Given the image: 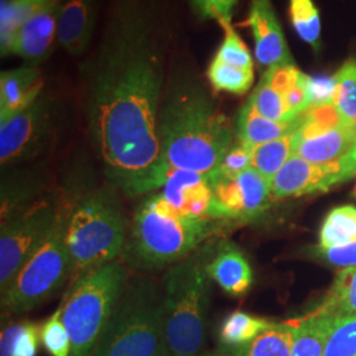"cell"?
<instances>
[{
  "label": "cell",
  "mask_w": 356,
  "mask_h": 356,
  "mask_svg": "<svg viewBox=\"0 0 356 356\" xmlns=\"http://www.w3.org/2000/svg\"><path fill=\"white\" fill-rule=\"evenodd\" d=\"M169 31L163 0H113L82 67L91 140L107 177L128 195L161 189L169 170L159 131Z\"/></svg>",
  "instance_id": "1"
},
{
  "label": "cell",
  "mask_w": 356,
  "mask_h": 356,
  "mask_svg": "<svg viewBox=\"0 0 356 356\" xmlns=\"http://www.w3.org/2000/svg\"><path fill=\"white\" fill-rule=\"evenodd\" d=\"M159 131L169 169L211 175L234 144L229 119L193 76L170 79L161 103Z\"/></svg>",
  "instance_id": "2"
},
{
  "label": "cell",
  "mask_w": 356,
  "mask_h": 356,
  "mask_svg": "<svg viewBox=\"0 0 356 356\" xmlns=\"http://www.w3.org/2000/svg\"><path fill=\"white\" fill-rule=\"evenodd\" d=\"M163 291L149 279L127 280L91 356H166Z\"/></svg>",
  "instance_id": "3"
},
{
  "label": "cell",
  "mask_w": 356,
  "mask_h": 356,
  "mask_svg": "<svg viewBox=\"0 0 356 356\" xmlns=\"http://www.w3.org/2000/svg\"><path fill=\"white\" fill-rule=\"evenodd\" d=\"M210 298L207 266L186 259L166 272L163 286L166 356H201Z\"/></svg>",
  "instance_id": "4"
},
{
  "label": "cell",
  "mask_w": 356,
  "mask_h": 356,
  "mask_svg": "<svg viewBox=\"0 0 356 356\" xmlns=\"http://www.w3.org/2000/svg\"><path fill=\"white\" fill-rule=\"evenodd\" d=\"M209 219H194L176 211L160 194L145 200L136 211L129 257L141 267L178 261L207 238Z\"/></svg>",
  "instance_id": "5"
},
{
  "label": "cell",
  "mask_w": 356,
  "mask_h": 356,
  "mask_svg": "<svg viewBox=\"0 0 356 356\" xmlns=\"http://www.w3.org/2000/svg\"><path fill=\"white\" fill-rule=\"evenodd\" d=\"M128 280L118 261L83 273L61 305V318L72 342L70 356H91Z\"/></svg>",
  "instance_id": "6"
},
{
  "label": "cell",
  "mask_w": 356,
  "mask_h": 356,
  "mask_svg": "<svg viewBox=\"0 0 356 356\" xmlns=\"http://www.w3.org/2000/svg\"><path fill=\"white\" fill-rule=\"evenodd\" d=\"M126 242V219L111 193L98 191L82 198L66 220V243L73 272L82 275L115 261Z\"/></svg>",
  "instance_id": "7"
},
{
  "label": "cell",
  "mask_w": 356,
  "mask_h": 356,
  "mask_svg": "<svg viewBox=\"0 0 356 356\" xmlns=\"http://www.w3.org/2000/svg\"><path fill=\"white\" fill-rule=\"evenodd\" d=\"M67 214L61 211L48 238L15 276L8 291L1 296L3 307L22 314L48 300L73 272L72 256L66 243Z\"/></svg>",
  "instance_id": "8"
},
{
  "label": "cell",
  "mask_w": 356,
  "mask_h": 356,
  "mask_svg": "<svg viewBox=\"0 0 356 356\" xmlns=\"http://www.w3.org/2000/svg\"><path fill=\"white\" fill-rule=\"evenodd\" d=\"M63 210L51 197L26 204L1 222L0 292L8 291L17 272L45 242Z\"/></svg>",
  "instance_id": "9"
},
{
  "label": "cell",
  "mask_w": 356,
  "mask_h": 356,
  "mask_svg": "<svg viewBox=\"0 0 356 356\" xmlns=\"http://www.w3.org/2000/svg\"><path fill=\"white\" fill-rule=\"evenodd\" d=\"M294 154L317 165L356 157L355 123L344 120L331 102L310 106L298 116Z\"/></svg>",
  "instance_id": "10"
},
{
  "label": "cell",
  "mask_w": 356,
  "mask_h": 356,
  "mask_svg": "<svg viewBox=\"0 0 356 356\" xmlns=\"http://www.w3.org/2000/svg\"><path fill=\"white\" fill-rule=\"evenodd\" d=\"M56 104L41 94L26 110L0 123L1 165L23 163L48 148L56 129Z\"/></svg>",
  "instance_id": "11"
},
{
  "label": "cell",
  "mask_w": 356,
  "mask_h": 356,
  "mask_svg": "<svg viewBox=\"0 0 356 356\" xmlns=\"http://www.w3.org/2000/svg\"><path fill=\"white\" fill-rule=\"evenodd\" d=\"M213 189L211 218L248 220L261 214L272 198L270 179L252 166L234 177L210 175Z\"/></svg>",
  "instance_id": "12"
},
{
  "label": "cell",
  "mask_w": 356,
  "mask_h": 356,
  "mask_svg": "<svg viewBox=\"0 0 356 356\" xmlns=\"http://www.w3.org/2000/svg\"><path fill=\"white\" fill-rule=\"evenodd\" d=\"M356 176V157L341 163L317 165L297 154L286 161L280 172L272 178V198L281 200L300 197L317 191H327L337 184Z\"/></svg>",
  "instance_id": "13"
},
{
  "label": "cell",
  "mask_w": 356,
  "mask_h": 356,
  "mask_svg": "<svg viewBox=\"0 0 356 356\" xmlns=\"http://www.w3.org/2000/svg\"><path fill=\"white\" fill-rule=\"evenodd\" d=\"M61 0L51 1L32 13L13 35L1 54H16L32 66L45 61L51 56L58 29V13Z\"/></svg>",
  "instance_id": "14"
},
{
  "label": "cell",
  "mask_w": 356,
  "mask_h": 356,
  "mask_svg": "<svg viewBox=\"0 0 356 356\" xmlns=\"http://www.w3.org/2000/svg\"><path fill=\"white\" fill-rule=\"evenodd\" d=\"M160 195L182 216L210 219L213 189L210 175L169 169Z\"/></svg>",
  "instance_id": "15"
},
{
  "label": "cell",
  "mask_w": 356,
  "mask_h": 356,
  "mask_svg": "<svg viewBox=\"0 0 356 356\" xmlns=\"http://www.w3.org/2000/svg\"><path fill=\"white\" fill-rule=\"evenodd\" d=\"M247 24L252 31L256 60L263 66L294 64L272 0H251Z\"/></svg>",
  "instance_id": "16"
},
{
  "label": "cell",
  "mask_w": 356,
  "mask_h": 356,
  "mask_svg": "<svg viewBox=\"0 0 356 356\" xmlns=\"http://www.w3.org/2000/svg\"><path fill=\"white\" fill-rule=\"evenodd\" d=\"M97 0H63L58 13L57 40L70 56L89 48L95 31Z\"/></svg>",
  "instance_id": "17"
},
{
  "label": "cell",
  "mask_w": 356,
  "mask_h": 356,
  "mask_svg": "<svg viewBox=\"0 0 356 356\" xmlns=\"http://www.w3.org/2000/svg\"><path fill=\"white\" fill-rule=\"evenodd\" d=\"M42 76L38 66H22L0 76V123L7 122L42 94Z\"/></svg>",
  "instance_id": "18"
},
{
  "label": "cell",
  "mask_w": 356,
  "mask_h": 356,
  "mask_svg": "<svg viewBox=\"0 0 356 356\" xmlns=\"http://www.w3.org/2000/svg\"><path fill=\"white\" fill-rule=\"evenodd\" d=\"M210 279L231 296H242L252 284V269L245 256L234 247H223L207 264Z\"/></svg>",
  "instance_id": "19"
},
{
  "label": "cell",
  "mask_w": 356,
  "mask_h": 356,
  "mask_svg": "<svg viewBox=\"0 0 356 356\" xmlns=\"http://www.w3.org/2000/svg\"><path fill=\"white\" fill-rule=\"evenodd\" d=\"M298 126V118L293 122H276L259 114L252 104L245 103L241 108L236 123L238 141L254 148L268 141L276 140L292 132Z\"/></svg>",
  "instance_id": "20"
},
{
  "label": "cell",
  "mask_w": 356,
  "mask_h": 356,
  "mask_svg": "<svg viewBox=\"0 0 356 356\" xmlns=\"http://www.w3.org/2000/svg\"><path fill=\"white\" fill-rule=\"evenodd\" d=\"M294 321L292 356H323L332 314L316 309L312 314Z\"/></svg>",
  "instance_id": "21"
},
{
  "label": "cell",
  "mask_w": 356,
  "mask_h": 356,
  "mask_svg": "<svg viewBox=\"0 0 356 356\" xmlns=\"http://www.w3.org/2000/svg\"><path fill=\"white\" fill-rule=\"evenodd\" d=\"M296 321L273 323L269 329L245 344L239 356H292Z\"/></svg>",
  "instance_id": "22"
},
{
  "label": "cell",
  "mask_w": 356,
  "mask_h": 356,
  "mask_svg": "<svg viewBox=\"0 0 356 356\" xmlns=\"http://www.w3.org/2000/svg\"><path fill=\"white\" fill-rule=\"evenodd\" d=\"M296 129L276 140L268 141L252 148L251 166L272 181V178L280 172L281 168L294 154Z\"/></svg>",
  "instance_id": "23"
},
{
  "label": "cell",
  "mask_w": 356,
  "mask_h": 356,
  "mask_svg": "<svg viewBox=\"0 0 356 356\" xmlns=\"http://www.w3.org/2000/svg\"><path fill=\"white\" fill-rule=\"evenodd\" d=\"M273 325L267 319L235 312L223 321L219 330V342L225 347H239L251 343L256 337Z\"/></svg>",
  "instance_id": "24"
},
{
  "label": "cell",
  "mask_w": 356,
  "mask_h": 356,
  "mask_svg": "<svg viewBox=\"0 0 356 356\" xmlns=\"http://www.w3.org/2000/svg\"><path fill=\"white\" fill-rule=\"evenodd\" d=\"M356 242V209L341 206L326 216L319 232V248Z\"/></svg>",
  "instance_id": "25"
},
{
  "label": "cell",
  "mask_w": 356,
  "mask_h": 356,
  "mask_svg": "<svg viewBox=\"0 0 356 356\" xmlns=\"http://www.w3.org/2000/svg\"><path fill=\"white\" fill-rule=\"evenodd\" d=\"M206 76L214 91H226L235 95L245 94L254 83V69H244L213 58Z\"/></svg>",
  "instance_id": "26"
},
{
  "label": "cell",
  "mask_w": 356,
  "mask_h": 356,
  "mask_svg": "<svg viewBox=\"0 0 356 356\" xmlns=\"http://www.w3.org/2000/svg\"><path fill=\"white\" fill-rule=\"evenodd\" d=\"M318 309L332 316H356V267L346 268L339 273Z\"/></svg>",
  "instance_id": "27"
},
{
  "label": "cell",
  "mask_w": 356,
  "mask_h": 356,
  "mask_svg": "<svg viewBox=\"0 0 356 356\" xmlns=\"http://www.w3.org/2000/svg\"><path fill=\"white\" fill-rule=\"evenodd\" d=\"M289 15L296 33L316 51L321 48V16L313 0H289Z\"/></svg>",
  "instance_id": "28"
},
{
  "label": "cell",
  "mask_w": 356,
  "mask_h": 356,
  "mask_svg": "<svg viewBox=\"0 0 356 356\" xmlns=\"http://www.w3.org/2000/svg\"><path fill=\"white\" fill-rule=\"evenodd\" d=\"M332 104L344 120L356 122V61H348L332 76Z\"/></svg>",
  "instance_id": "29"
},
{
  "label": "cell",
  "mask_w": 356,
  "mask_h": 356,
  "mask_svg": "<svg viewBox=\"0 0 356 356\" xmlns=\"http://www.w3.org/2000/svg\"><path fill=\"white\" fill-rule=\"evenodd\" d=\"M36 323L24 322L8 326L1 332V356H36L41 341Z\"/></svg>",
  "instance_id": "30"
},
{
  "label": "cell",
  "mask_w": 356,
  "mask_h": 356,
  "mask_svg": "<svg viewBox=\"0 0 356 356\" xmlns=\"http://www.w3.org/2000/svg\"><path fill=\"white\" fill-rule=\"evenodd\" d=\"M323 356H356V316H332Z\"/></svg>",
  "instance_id": "31"
},
{
  "label": "cell",
  "mask_w": 356,
  "mask_h": 356,
  "mask_svg": "<svg viewBox=\"0 0 356 356\" xmlns=\"http://www.w3.org/2000/svg\"><path fill=\"white\" fill-rule=\"evenodd\" d=\"M248 102L252 104L259 114L276 122H293V118L284 95L275 88H272L267 81L260 79L254 92L251 94Z\"/></svg>",
  "instance_id": "32"
},
{
  "label": "cell",
  "mask_w": 356,
  "mask_h": 356,
  "mask_svg": "<svg viewBox=\"0 0 356 356\" xmlns=\"http://www.w3.org/2000/svg\"><path fill=\"white\" fill-rule=\"evenodd\" d=\"M41 342L51 356H70L72 342L61 318V307L51 314L40 331Z\"/></svg>",
  "instance_id": "33"
},
{
  "label": "cell",
  "mask_w": 356,
  "mask_h": 356,
  "mask_svg": "<svg viewBox=\"0 0 356 356\" xmlns=\"http://www.w3.org/2000/svg\"><path fill=\"white\" fill-rule=\"evenodd\" d=\"M225 31V38L216 51V58L226 64L239 66L244 69H254V61L251 51L244 44L242 38L231 24L222 26Z\"/></svg>",
  "instance_id": "34"
},
{
  "label": "cell",
  "mask_w": 356,
  "mask_h": 356,
  "mask_svg": "<svg viewBox=\"0 0 356 356\" xmlns=\"http://www.w3.org/2000/svg\"><path fill=\"white\" fill-rule=\"evenodd\" d=\"M200 17L214 20L220 26L231 24L238 0H188Z\"/></svg>",
  "instance_id": "35"
},
{
  "label": "cell",
  "mask_w": 356,
  "mask_h": 356,
  "mask_svg": "<svg viewBox=\"0 0 356 356\" xmlns=\"http://www.w3.org/2000/svg\"><path fill=\"white\" fill-rule=\"evenodd\" d=\"M252 164V149L241 141L234 143L231 145L225 157L222 159L220 164L216 168V175L223 177H234L245 169L251 168ZM213 175V173H211Z\"/></svg>",
  "instance_id": "36"
},
{
  "label": "cell",
  "mask_w": 356,
  "mask_h": 356,
  "mask_svg": "<svg viewBox=\"0 0 356 356\" xmlns=\"http://www.w3.org/2000/svg\"><path fill=\"white\" fill-rule=\"evenodd\" d=\"M319 250L321 254L334 266L343 267L344 269L356 267V242Z\"/></svg>",
  "instance_id": "37"
},
{
  "label": "cell",
  "mask_w": 356,
  "mask_h": 356,
  "mask_svg": "<svg viewBox=\"0 0 356 356\" xmlns=\"http://www.w3.org/2000/svg\"><path fill=\"white\" fill-rule=\"evenodd\" d=\"M201 356H239L238 353L232 354V353H227V351H216V353H204Z\"/></svg>",
  "instance_id": "38"
},
{
  "label": "cell",
  "mask_w": 356,
  "mask_h": 356,
  "mask_svg": "<svg viewBox=\"0 0 356 356\" xmlns=\"http://www.w3.org/2000/svg\"><path fill=\"white\" fill-rule=\"evenodd\" d=\"M354 195L356 197V185H355V191H354Z\"/></svg>",
  "instance_id": "39"
},
{
  "label": "cell",
  "mask_w": 356,
  "mask_h": 356,
  "mask_svg": "<svg viewBox=\"0 0 356 356\" xmlns=\"http://www.w3.org/2000/svg\"><path fill=\"white\" fill-rule=\"evenodd\" d=\"M355 127H356V122H355Z\"/></svg>",
  "instance_id": "40"
}]
</instances>
